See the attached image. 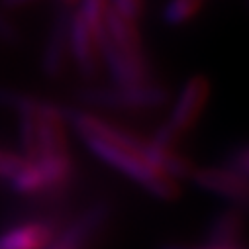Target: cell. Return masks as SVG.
Masks as SVG:
<instances>
[{
    "instance_id": "1",
    "label": "cell",
    "mask_w": 249,
    "mask_h": 249,
    "mask_svg": "<svg viewBox=\"0 0 249 249\" xmlns=\"http://www.w3.org/2000/svg\"><path fill=\"white\" fill-rule=\"evenodd\" d=\"M67 124H71L83 143L100 161L126 175L142 189L159 200L175 202L182 195V186L177 178L157 169L145 155L147 140L120 128L116 124L87 110H65Z\"/></svg>"
},
{
    "instance_id": "2",
    "label": "cell",
    "mask_w": 249,
    "mask_h": 249,
    "mask_svg": "<svg viewBox=\"0 0 249 249\" xmlns=\"http://www.w3.org/2000/svg\"><path fill=\"white\" fill-rule=\"evenodd\" d=\"M81 102L100 110H155L163 108L171 100V92L157 83L142 85H112V87H89L79 94Z\"/></svg>"
},
{
    "instance_id": "3",
    "label": "cell",
    "mask_w": 249,
    "mask_h": 249,
    "mask_svg": "<svg viewBox=\"0 0 249 249\" xmlns=\"http://www.w3.org/2000/svg\"><path fill=\"white\" fill-rule=\"evenodd\" d=\"M210 92H212L210 79L206 75H193L180 87L177 98L173 100L171 116L165 124L182 138L202 118L206 104L210 100Z\"/></svg>"
},
{
    "instance_id": "4",
    "label": "cell",
    "mask_w": 249,
    "mask_h": 249,
    "mask_svg": "<svg viewBox=\"0 0 249 249\" xmlns=\"http://www.w3.org/2000/svg\"><path fill=\"white\" fill-rule=\"evenodd\" d=\"M191 180L198 189L212 193L241 210H249V177L224 165L195 169Z\"/></svg>"
},
{
    "instance_id": "5",
    "label": "cell",
    "mask_w": 249,
    "mask_h": 249,
    "mask_svg": "<svg viewBox=\"0 0 249 249\" xmlns=\"http://www.w3.org/2000/svg\"><path fill=\"white\" fill-rule=\"evenodd\" d=\"M69 57L75 61L79 73L92 81L100 75L102 57H100V37L98 32L89 24V20L73 10L69 26Z\"/></svg>"
},
{
    "instance_id": "6",
    "label": "cell",
    "mask_w": 249,
    "mask_h": 249,
    "mask_svg": "<svg viewBox=\"0 0 249 249\" xmlns=\"http://www.w3.org/2000/svg\"><path fill=\"white\" fill-rule=\"evenodd\" d=\"M110 220V206L100 202L83 210L67 228L57 231L45 249H89L90 241L104 230Z\"/></svg>"
},
{
    "instance_id": "7",
    "label": "cell",
    "mask_w": 249,
    "mask_h": 249,
    "mask_svg": "<svg viewBox=\"0 0 249 249\" xmlns=\"http://www.w3.org/2000/svg\"><path fill=\"white\" fill-rule=\"evenodd\" d=\"M100 57L114 85H142L151 81V65L143 53H128L100 39Z\"/></svg>"
},
{
    "instance_id": "8",
    "label": "cell",
    "mask_w": 249,
    "mask_h": 249,
    "mask_svg": "<svg viewBox=\"0 0 249 249\" xmlns=\"http://www.w3.org/2000/svg\"><path fill=\"white\" fill-rule=\"evenodd\" d=\"M73 8L61 4L55 12L51 30L47 34L43 53H41V73L55 81L65 73L67 61H69V26H71Z\"/></svg>"
},
{
    "instance_id": "9",
    "label": "cell",
    "mask_w": 249,
    "mask_h": 249,
    "mask_svg": "<svg viewBox=\"0 0 249 249\" xmlns=\"http://www.w3.org/2000/svg\"><path fill=\"white\" fill-rule=\"evenodd\" d=\"M55 235L57 228L45 220L22 222L0 233V249H45Z\"/></svg>"
},
{
    "instance_id": "10",
    "label": "cell",
    "mask_w": 249,
    "mask_h": 249,
    "mask_svg": "<svg viewBox=\"0 0 249 249\" xmlns=\"http://www.w3.org/2000/svg\"><path fill=\"white\" fill-rule=\"evenodd\" d=\"M100 39L110 41L114 47H118L122 51L143 53V39H142L138 20L124 16L114 8H110V12L106 16V24L100 34Z\"/></svg>"
},
{
    "instance_id": "11",
    "label": "cell",
    "mask_w": 249,
    "mask_h": 249,
    "mask_svg": "<svg viewBox=\"0 0 249 249\" xmlns=\"http://www.w3.org/2000/svg\"><path fill=\"white\" fill-rule=\"evenodd\" d=\"M145 155L157 169H161L165 175L177 178L178 182L182 178H191L196 169L189 157L182 151H178V145H159L153 140H147Z\"/></svg>"
},
{
    "instance_id": "12",
    "label": "cell",
    "mask_w": 249,
    "mask_h": 249,
    "mask_svg": "<svg viewBox=\"0 0 249 249\" xmlns=\"http://www.w3.org/2000/svg\"><path fill=\"white\" fill-rule=\"evenodd\" d=\"M245 231V214L237 206L224 208L214 216L208 228V243L214 245H239L241 235Z\"/></svg>"
},
{
    "instance_id": "13",
    "label": "cell",
    "mask_w": 249,
    "mask_h": 249,
    "mask_svg": "<svg viewBox=\"0 0 249 249\" xmlns=\"http://www.w3.org/2000/svg\"><path fill=\"white\" fill-rule=\"evenodd\" d=\"M206 0H167L163 6L161 20L171 28H180L193 22L204 8Z\"/></svg>"
},
{
    "instance_id": "14",
    "label": "cell",
    "mask_w": 249,
    "mask_h": 249,
    "mask_svg": "<svg viewBox=\"0 0 249 249\" xmlns=\"http://www.w3.org/2000/svg\"><path fill=\"white\" fill-rule=\"evenodd\" d=\"M110 8H112L110 0H81L77 10L89 20V24L98 32V37H100Z\"/></svg>"
},
{
    "instance_id": "15",
    "label": "cell",
    "mask_w": 249,
    "mask_h": 249,
    "mask_svg": "<svg viewBox=\"0 0 249 249\" xmlns=\"http://www.w3.org/2000/svg\"><path fill=\"white\" fill-rule=\"evenodd\" d=\"M24 163H26V157L22 153L0 147V180L10 182V178L22 169Z\"/></svg>"
},
{
    "instance_id": "16",
    "label": "cell",
    "mask_w": 249,
    "mask_h": 249,
    "mask_svg": "<svg viewBox=\"0 0 249 249\" xmlns=\"http://www.w3.org/2000/svg\"><path fill=\"white\" fill-rule=\"evenodd\" d=\"M110 4L114 10L132 20H140L145 10V0H110Z\"/></svg>"
},
{
    "instance_id": "17",
    "label": "cell",
    "mask_w": 249,
    "mask_h": 249,
    "mask_svg": "<svg viewBox=\"0 0 249 249\" xmlns=\"http://www.w3.org/2000/svg\"><path fill=\"white\" fill-rule=\"evenodd\" d=\"M226 165L249 177V145H241V147L233 149V151L230 153Z\"/></svg>"
},
{
    "instance_id": "18",
    "label": "cell",
    "mask_w": 249,
    "mask_h": 249,
    "mask_svg": "<svg viewBox=\"0 0 249 249\" xmlns=\"http://www.w3.org/2000/svg\"><path fill=\"white\" fill-rule=\"evenodd\" d=\"M0 39L6 41V43L20 41V30H18V26L2 12V8H0Z\"/></svg>"
},
{
    "instance_id": "19",
    "label": "cell",
    "mask_w": 249,
    "mask_h": 249,
    "mask_svg": "<svg viewBox=\"0 0 249 249\" xmlns=\"http://www.w3.org/2000/svg\"><path fill=\"white\" fill-rule=\"evenodd\" d=\"M159 249H241L239 245H214V243H206V245H186V243H165Z\"/></svg>"
},
{
    "instance_id": "20",
    "label": "cell",
    "mask_w": 249,
    "mask_h": 249,
    "mask_svg": "<svg viewBox=\"0 0 249 249\" xmlns=\"http://www.w3.org/2000/svg\"><path fill=\"white\" fill-rule=\"evenodd\" d=\"M36 2H39V0H0V6L6 10H20V8L32 6Z\"/></svg>"
},
{
    "instance_id": "21",
    "label": "cell",
    "mask_w": 249,
    "mask_h": 249,
    "mask_svg": "<svg viewBox=\"0 0 249 249\" xmlns=\"http://www.w3.org/2000/svg\"><path fill=\"white\" fill-rule=\"evenodd\" d=\"M79 2H81V0H61V4H63V6H69V8H75Z\"/></svg>"
},
{
    "instance_id": "22",
    "label": "cell",
    "mask_w": 249,
    "mask_h": 249,
    "mask_svg": "<svg viewBox=\"0 0 249 249\" xmlns=\"http://www.w3.org/2000/svg\"><path fill=\"white\" fill-rule=\"evenodd\" d=\"M245 4H247V8H249V0H245Z\"/></svg>"
}]
</instances>
